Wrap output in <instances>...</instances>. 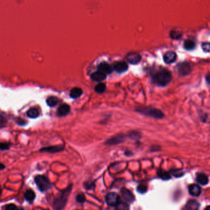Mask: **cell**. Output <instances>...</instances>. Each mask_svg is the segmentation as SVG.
I'll return each mask as SVG.
<instances>
[{
	"label": "cell",
	"instance_id": "cell-12",
	"mask_svg": "<svg viewBox=\"0 0 210 210\" xmlns=\"http://www.w3.org/2000/svg\"><path fill=\"white\" fill-rule=\"evenodd\" d=\"M70 110V106L67 104H62L57 110V115L59 116H64L69 113Z\"/></svg>",
	"mask_w": 210,
	"mask_h": 210
},
{
	"label": "cell",
	"instance_id": "cell-24",
	"mask_svg": "<svg viewBox=\"0 0 210 210\" xmlns=\"http://www.w3.org/2000/svg\"><path fill=\"white\" fill-rule=\"evenodd\" d=\"M106 86L104 83H99L95 87V91L98 93H102L105 91Z\"/></svg>",
	"mask_w": 210,
	"mask_h": 210
},
{
	"label": "cell",
	"instance_id": "cell-25",
	"mask_svg": "<svg viewBox=\"0 0 210 210\" xmlns=\"http://www.w3.org/2000/svg\"><path fill=\"white\" fill-rule=\"evenodd\" d=\"M158 176L163 179V180H168L171 178V175L168 172L166 171H160L158 173Z\"/></svg>",
	"mask_w": 210,
	"mask_h": 210
},
{
	"label": "cell",
	"instance_id": "cell-16",
	"mask_svg": "<svg viewBox=\"0 0 210 210\" xmlns=\"http://www.w3.org/2000/svg\"><path fill=\"white\" fill-rule=\"evenodd\" d=\"M106 78V75L101 71H98L91 75V79L97 82L102 81Z\"/></svg>",
	"mask_w": 210,
	"mask_h": 210
},
{
	"label": "cell",
	"instance_id": "cell-15",
	"mask_svg": "<svg viewBox=\"0 0 210 210\" xmlns=\"http://www.w3.org/2000/svg\"><path fill=\"white\" fill-rule=\"evenodd\" d=\"M64 146L62 145H57V146H52L46 148H43L41 149V152H61L64 150Z\"/></svg>",
	"mask_w": 210,
	"mask_h": 210
},
{
	"label": "cell",
	"instance_id": "cell-5",
	"mask_svg": "<svg viewBox=\"0 0 210 210\" xmlns=\"http://www.w3.org/2000/svg\"><path fill=\"white\" fill-rule=\"evenodd\" d=\"M119 196L115 192L109 193L105 197L106 203L111 206H116L119 203Z\"/></svg>",
	"mask_w": 210,
	"mask_h": 210
},
{
	"label": "cell",
	"instance_id": "cell-7",
	"mask_svg": "<svg viewBox=\"0 0 210 210\" xmlns=\"http://www.w3.org/2000/svg\"><path fill=\"white\" fill-rule=\"evenodd\" d=\"M177 69L180 75L183 76H186L190 73L192 70V67L190 63L183 62L179 64Z\"/></svg>",
	"mask_w": 210,
	"mask_h": 210
},
{
	"label": "cell",
	"instance_id": "cell-13",
	"mask_svg": "<svg viewBox=\"0 0 210 210\" xmlns=\"http://www.w3.org/2000/svg\"><path fill=\"white\" fill-rule=\"evenodd\" d=\"M98 70L105 75L110 74L113 71L112 67L107 62H102L98 66Z\"/></svg>",
	"mask_w": 210,
	"mask_h": 210
},
{
	"label": "cell",
	"instance_id": "cell-21",
	"mask_svg": "<svg viewBox=\"0 0 210 210\" xmlns=\"http://www.w3.org/2000/svg\"><path fill=\"white\" fill-rule=\"evenodd\" d=\"M27 115L30 118H37L39 116L40 113H39L38 110L37 109L32 108V109H30L28 110V112L27 113Z\"/></svg>",
	"mask_w": 210,
	"mask_h": 210
},
{
	"label": "cell",
	"instance_id": "cell-28",
	"mask_svg": "<svg viewBox=\"0 0 210 210\" xmlns=\"http://www.w3.org/2000/svg\"><path fill=\"white\" fill-rule=\"evenodd\" d=\"M76 200H77V202H78L80 203H83L86 201V197L83 194H78L77 196Z\"/></svg>",
	"mask_w": 210,
	"mask_h": 210
},
{
	"label": "cell",
	"instance_id": "cell-33",
	"mask_svg": "<svg viewBox=\"0 0 210 210\" xmlns=\"http://www.w3.org/2000/svg\"><path fill=\"white\" fill-rule=\"evenodd\" d=\"M5 122V118L3 117V116L0 115V124H2Z\"/></svg>",
	"mask_w": 210,
	"mask_h": 210
},
{
	"label": "cell",
	"instance_id": "cell-8",
	"mask_svg": "<svg viewBox=\"0 0 210 210\" xmlns=\"http://www.w3.org/2000/svg\"><path fill=\"white\" fill-rule=\"evenodd\" d=\"M126 59L127 60V61L132 64H136L139 63L141 59V55L135 52H130L126 55Z\"/></svg>",
	"mask_w": 210,
	"mask_h": 210
},
{
	"label": "cell",
	"instance_id": "cell-36",
	"mask_svg": "<svg viewBox=\"0 0 210 210\" xmlns=\"http://www.w3.org/2000/svg\"><path fill=\"white\" fill-rule=\"evenodd\" d=\"M1 194H2V189H0V195H1Z\"/></svg>",
	"mask_w": 210,
	"mask_h": 210
},
{
	"label": "cell",
	"instance_id": "cell-9",
	"mask_svg": "<svg viewBox=\"0 0 210 210\" xmlns=\"http://www.w3.org/2000/svg\"><path fill=\"white\" fill-rule=\"evenodd\" d=\"M113 69L118 73H123L128 70V66L123 61H119L113 64Z\"/></svg>",
	"mask_w": 210,
	"mask_h": 210
},
{
	"label": "cell",
	"instance_id": "cell-34",
	"mask_svg": "<svg viewBox=\"0 0 210 210\" xmlns=\"http://www.w3.org/2000/svg\"><path fill=\"white\" fill-rule=\"evenodd\" d=\"M5 166L3 164H2V163H0V170L3 169H5Z\"/></svg>",
	"mask_w": 210,
	"mask_h": 210
},
{
	"label": "cell",
	"instance_id": "cell-27",
	"mask_svg": "<svg viewBox=\"0 0 210 210\" xmlns=\"http://www.w3.org/2000/svg\"><path fill=\"white\" fill-rule=\"evenodd\" d=\"M137 190L141 194H144L147 190V186L144 184H140L137 186Z\"/></svg>",
	"mask_w": 210,
	"mask_h": 210
},
{
	"label": "cell",
	"instance_id": "cell-1",
	"mask_svg": "<svg viewBox=\"0 0 210 210\" xmlns=\"http://www.w3.org/2000/svg\"><path fill=\"white\" fill-rule=\"evenodd\" d=\"M172 80L171 73L168 70H162L156 73L153 78V82L160 86H166Z\"/></svg>",
	"mask_w": 210,
	"mask_h": 210
},
{
	"label": "cell",
	"instance_id": "cell-4",
	"mask_svg": "<svg viewBox=\"0 0 210 210\" xmlns=\"http://www.w3.org/2000/svg\"><path fill=\"white\" fill-rule=\"evenodd\" d=\"M35 182L38 189L42 191H47L51 187V183L49 179L42 175H38L35 178Z\"/></svg>",
	"mask_w": 210,
	"mask_h": 210
},
{
	"label": "cell",
	"instance_id": "cell-22",
	"mask_svg": "<svg viewBox=\"0 0 210 210\" xmlns=\"http://www.w3.org/2000/svg\"><path fill=\"white\" fill-rule=\"evenodd\" d=\"M46 103L49 107H54L58 103V99L57 98L54 97V96L49 97L46 100Z\"/></svg>",
	"mask_w": 210,
	"mask_h": 210
},
{
	"label": "cell",
	"instance_id": "cell-35",
	"mask_svg": "<svg viewBox=\"0 0 210 210\" xmlns=\"http://www.w3.org/2000/svg\"><path fill=\"white\" fill-rule=\"evenodd\" d=\"M206 80H207V82H208V83H209V74L207 75V77H206Z\"/></svg>",
	"mask_w": 210,
	"mask_h": 210
},
{
	"label": "cell",
	"instance_id": "cell-11",
	"mask_svg": "<svg viewBox=\"0 0 210 210\" xmlns=\"http://www.w3.org/2000/svg\"><path fill=\"white\" fill-rule=\"evenodd\" d=\"M121 193H122V197L123 198V199L127 201V202H129V203H132L134 201L135 198H134V195H133V194L129 190H128L126 188H123L122 189V191H121Z\"/></svg>",
	"mask_w": 210,
	"mask_h": 210
},
{
	"label": "cell",
	"instance_id": "cell-3",
	"mask_svg": "<svg viewBox=\"0 0 210 210\" xmlns=\"http://www.w3.org/2000/svg\"><path fill=\"white\" fill-rule=\"evenodd\" d=\"M136 112L144 115L150 116L157 119H161L165 116L164 113L160 110L151 107H140L136 109Z\"/></svg>",
	"mask_w": 210,
	"mask_h": 210
},
{
	"label": "cell",
	"instance_id": "cell-18",
	"mask_svg": "<svg viewBox=\"0 0 210 210\" xmlns=\"http://www.w3.org/2000/svg\"><path fill=\"white\" fill-rule=\"evenodd\" d=\"M83 94L82 89L80 87H75L71 90L70 96L73 99H77L80 98Z\"/></svg>",
	"mask_w": 210,
	"mask_h": 210
},
{
	"label": "cell",
	"instance_id": "cell-2",
	"mask_svg": "<svg viewBox=\"0 0 210 210\" xmlns=\"http://www.w3.org/2000/svg\"><path fill=\"white\" fill-rule=\"evenodd\" d=\"M72 185H70L67 189L60 193L59 195L55 198L53 203L54 208L55 209H61L64 208L66 206L68 197L72 190Z\"/></svg>",
	"mask_w": 210,
	"mask_h": 210
},
{
	"label": "cell",
	"instance_id": "cell-10",
	"mask_svg": "<svg viewBox=\"0 0 210 210\" xmlns=\"http://www.w3.org/2000/svg\"><path fill=\"white\" fill-rule=\"evenodd\" d=\"M177 58L176 54L173 51H168L166 52L163 56V59L166 64H171L176 61Z\"/></svg>",
	"mask_w": 210,
	"mask_h": 210
},
{
	"label": "cell",
	"instance_id": "cell-19",
	"mask_svg": "<svg viewBox=\"0 0 210 210\" xmlns=\"http://www.w3.org/2000/svg\"><path fill=\"white\" fill-rule=\"evenodd\" d=\"M199 207H200L199 203L195 200H190L186 205V208L189 210L198 209Z\"/></svg>",
	"mask_w": 210,
	"mask_h": 210
},
{
	"label": "cell",
	"instance_id": "cell-20",
	"mask_svg": "<svg viewBox=\"0 0 210 210\" xmlns=\"http://www.w3.org/2000/svg\"><path fill=\"white\" fill-rule=\"evenodd\" d=\"M25 198L29 202H32L35 198V194L32 190H28L25 194Z\"/></svg>",
	"mask_w": 210,
	"mask_h": 210
},
{
	"label": "cell",
	"instance_id": "cell-26",
	"mask_svg": "<svg viewBox=\"0 0 210 210\" xmlns=\"http://www.w3.org/2000/svg\"><path fill=\"white\" fill-rule=\"evenodd\" d=\"M170 36L173 39L177 40L182 36V33L179 30H172L170 33Z\"/></svg>",
	"mask_w": 210,
	"mask_h": 210
},
{
	"label": "cell",
	"instance_id": "cell-14",
	"mask_svg": "<svg viewBox=\"0 0 210 210\" xmlns=\"http://www.w3.org/2000/svg\"><path fill=\"white\" fill-rule=\"evenodd\" d=\"M196 180L198 184L202 186H206L209 183V179L208 176L204 173H199L197 174Z\"/></svg>",
	"mask_w": 210,
	"mask_h": 210
},
{
	"label": "cell",
	"instance_id": "cell-29",
	"mask_svg": "<svg viewBox=\"0 0 210 210\" xmlns=\"http://www.w3.org/2000/svg\"><path fill=\"white\" fill-rule=\"evenodd\" d=\"M84 187L87 189H93L94 188L95 186H94V184L93 183H92V182H87L85 184Z\"/></svg>",
	"mask_w": 210,
	"mask_h": 210
},
{
	"label": "cell",
	"instance_id": "cell-30",
	"mask_svg": "<svg viewBox=\"0 0 210 210\" xmlns=\"http://www.w3.org/2000/svg\"><path fill=\"white\" fill-rule=\"evenodd\" d=\"M202 49L205 51L208 52L209 51V43H204L202 44Z\"/></svg>",
	"mask_w": 210,
	"mask_h": 210
},
{
	"label": "cell",
	"instance_id": "cell-23",
	"mask_svg": "<svg viewBox=\"0 0 210 210\" xmlns=\"http://www.w3.org/2000/svg\"><path fill=\"white\" fill-rule=\"evenodd\" d=\"M195 44L194 41L190 40H187L184 42V48L187 50H192L194 49Z\"/></svg>",
	"mask_w": 210,
	"mask_h": 210
},
{
	"label": "cell",
	"instance_id": "cell-31",
	"mask_svg": "<svg viewBox=\"0 0 210 210\" xmlns=\"http://www.w3.org/2000/svg\"><path fill=\"white\" fill-rule=\"evenodd\" d=\"M9 148V144L7 143H0V149L8 150Z\"/></svg>",
	"mask_w": 210,
	"mask_h": 210
},
{
	"label": "cell",
	"instance_id": "cell-17",
	"mask_svg": "<svg viewBox=\"0 0 210 210\" xmlns=\"http://www.w3.org/2000/svg\"><path fill=\"white\" fill-rule=\"evenodd\" d=\"M189 194L194 197H198L201 194V188L197 184H192L189 187Z\"/></svg>",
	"mask_w": 210,
	"mask_h": 210
},
{
	"label": "cell",
	"instance_id": "cell-6",
	"mask_svg": "<svg viewBox=\"0 0 210 210\" xmlns=\"http://www.w3.org/2000/svg\"><path fill=\"white\" fill-rule=\"evenodd\" d=\"M126 139V136L123 134H118L114 136L110 139H109L105 142V144L108 145H113L116 144H120L125 141Z\"/></svg>",
	"mask_w": 210,
	"mask_h": 210
},
{
	"label": "cell",
	"instance_id": "cell-32",
	"mask_svg": "<svg viewBox=\"0 0 210 210\" xmlns=\"http://www.w3.org/2000/svg\"><path fill=\"white\" fill-rule=\"evenodd\" d=\"M5 209L7 210H14V209H17V207L13 204H10L5 206Z\"/></svg>",
	"mask_w": 210,
	"mask_h": 210
}]
</instances>
